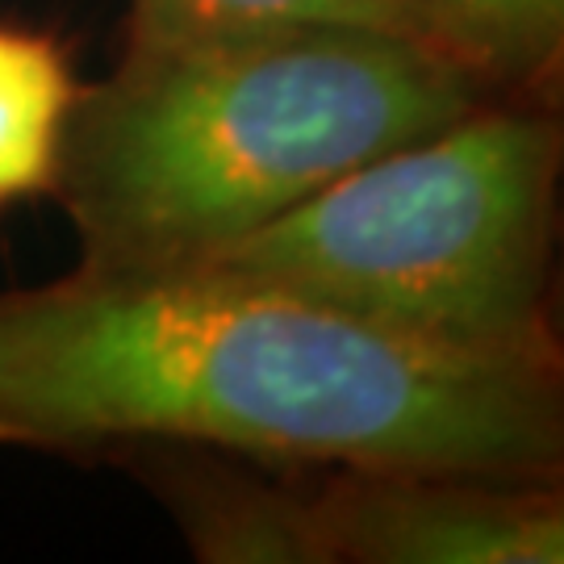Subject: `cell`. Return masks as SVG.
<instances>
[{"label":"cell","mask_w":564,"mask_h":564,"mask_svg":"<svg viewBox=\"0 0 564 564\" xmlns=\"http://www.w3.org/2000/svg\"><path fill=\"white\" fill-rule=\"evenodd\" d=\"M134 444L552 481L561 351L435 343L214 263L4 289L0 447Z\"/></svg>","instance_id":"obj_1"},{"label":"cell","mask_w":564,"mask_h":564,"mask_svg":"<svg viewBox=\"0 0 564 564\" xmlns=\"http://www.w3.org/2000/svg\"><path fill=\"white\" fill-rule=\"evenodd\" d=\"M489 97L460 59L356 25L126 42L84 84L55 197L80 268H181Z\"/></svg>","instance_id":"obj_2"},{"label":"cell","mask_w":564,"mask_h":564,"mask_svg":"<svg viewBox=\"0 0 564 564\" xmlns=\"http://www.w3.org/2000/svg\"><path fill=\"white\" fill-rule=\"evenodd\" d=\"M561 126L489 97L193 263L481 351H561L547 314Z\"/></svg>","instance_id":"obj_3"},{"label":"cell","mask_w":564,"mask_h":564,"mask_svg":"<svg viewBox=\"0 0 564 564\" xmlns=\"http://www.w3.org/2000/svg\"><path fill=\"white\" fill-rule=\"evenodd\" d=\"M176 514L218 564H556L564 506L547 481L343 468L323 489L176 485Z\"/></svg>","instance_id":"obj_4"},{"label":"cell","mask_w":564,"mask_h":564,"mask_svg":"<svg viewBox=\"0 0 564 564\" xmlns=\"http://www.w3.org/2000/svg\"><path fill=\"white\" fill-rule=\"evenodd\" d=\"M80 93L59 39L0 21V209L55 193Z\"/></svg>","instance_id":"obj_5"},{"label":"cell","mask_w":564,"mask_h":564,"mask_svg":"<svg viewBox=\"0 0 564 564\" xmlns=\"http://www.w3.org/2000/svg\"><path fill=\"white\" fill-rule=\"evenodd\" d=\"M289 25L381 30L452 55L423 0H130L126 42L172 46V42L235 39V34L289 30Z\"/></svg>","instance_id":"obj_6"},{"label":"cell","mask_w":564,"mask_h":564,"mask_svg":"<svg viewBox=\"0 0 564 564\" xmlns=\"http://www.w3.org/2000/svg\"><path fill=\"white\" fill-rule=\"evenodd\" d=\"M444 46L498 93L544 101L564 42V0H423Z\"/></svg>","instance_id":"obj_7"}]
</instances>
